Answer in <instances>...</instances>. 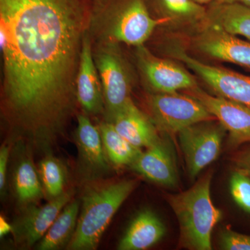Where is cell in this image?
<instances>
[{
    "instance_id": "cell-1",
    "label": "cell",
    "mask_w": 250,
    "mask_h": 250,
    "mask_svg": "<svg viewBox=\"0 0 250 250\" xmlns=\"http://www.w3.org/2000/svg\"><path fill=\"white\" fill-rule=\"evenodd\" d=\"M91 11V0H0L3 111L31 149L49 152L63 134Z\"/></svg>"
},
{
    "instance_id": "cell-2",
    "label": "cell",
    "mask_w": 250,
    "mask_h": 250,
    "mask_svg": "<svg viewBox=\"0 0 250 250\" xmlns=\"http://www.w3.org/2000/svg\"><path fill=\"white\" fill-rule=\"evenodd\" d=\"M213 172L208 171L188 190L166 196L179 225V248L212 249L211 235L222 218V212L210 197Z\"/></svg>"
},
{
    "instance_id": "cell-3",
    "label": "cell",
    "mask_w": 250,
    "mask_h": 250,
    "mask_svg": "<svg viewBox=\"0 0 250 250\" xmlns=\"http://www.w3.org/2000/svg\"><path fill=\"white\" fill-rule=\"evenodd\" d=\"M137 186V179L90 185L82 196L76 229L66 249H96L116 212Z\"/></svg>"
},
{
    "instance_id": "cell-4",
    "label": "cell",
    "mask_w": 250,
    "mask_h": 250,
    "mask_svg": "<svg viewBox=\"0 0 250 250\" xmlns=\"http://www.w3.org/2000/svg\"><path fill=\"white\" fill-rule=\"evenodd\" d=\"M147 106L156 129L167 136L178 134L192 125L215 120L200 101L188 94L156 93L149 97Z\"/></svg>"
},
{
    "instance_id": "cell-5",
    "label": "cell",
    "mask_w": 250,
    "mask_h": 250,
    "mask_svg": "<svg viewBox=\"0 0 250 250\" xmlns=\"http://www.w3.org/2000/svg\"><path fill=\"white\" fill-rule=\"evenodd\" d=\"M225 131L218 121H210L192 125L179 131V144L190 178H196L207 166L216 160Z\"/></svg>"
},
{
    "instance_id": "cell-6",
    "label": "cell",
    "mask_w": 250,
    "mask_h": 250,
    "mask_svg": "<svg viewBox=\"0 0 250 250\" xmlns=\"http://www.w3.org/2000/svg\"><path fill=\"white\" fill-rule=\"evenodd\" d=\"M170 53L196 74L218 96L250 107V76L205 63L181 48L171 49Z\"/></svg>"
},
{
    "instance_id": "cell-7",
    "label": "cell",
    "mask_w": 250,
    "mask_h": 250,
    "mask_svg": "<svg viewBox=\"0 0 250 250\" xmlns=\"http://www.w3.org/2000/svg\"><path fill=\"white\" fill-rule=\"evenodd\" d=\"M116 7L110 36L113 40L128 45L143 46L158 26L170 21L166 18H153L144 0H121Z\"/></svg>"
},
{
    "instance_id": "cell-8",
    "label": "cell",
    "mask_w": 250,
    "mask_h": 250,
    "mask_svg": "<svg viewBox=\"0 0 250 250\" xmlns=\"http://www.w3.org/2000/svg\"><path fill=\"white\" fill-rule=\"evenodd\" d=\"M188 94L200 101L229 136V144L238 147L250 143V107L220 96H213L197 86Z\"/></svg>"
},
{
    "instance_id": "cell-9",
    "label": "cell",
    "mask_w": 250,
    "mask_h": 250,
    "mask_svg": "<svg viewBox=\"0 0 250 250\" xmlns=\"http://www.w3.org/2000/svg\"><path fill=\"white\" fill-rule=\"evenodd\" d=\"M194 39L197 50L220 62L236 64L250 70V42L230 34L206 21Z\"/></svg>"
},
{
    "instance_id": "cell-10",
    "label": "cell",
    "mask_w": 250,
    "mask_h": 250,
    "mask_svg": "<svg viewBox=\"0 0 250 250\" xmlns=\"http://www.w3.org/2000/svg\"><path fill=\"white\" fill-rule=\"evenodd\" d=\"M95 62L103 87L106 121L109 122L131 100L129 72L123 59L114 52H100Z\"/></svg>"
},
{
    "instance_id": "cell-11",
    "label": "cell",
    "mask_w": 250,
    "mask_h": 250,
    "mask_svg": "<svg viewBox=\"0 0 250 250\" xmlns=\"http://www.w3.org/2000/svg\"><path fill=\"white\" fill-rule=\"evenodd\" d=\"M72 196V190H65L45 205H34L23 208L12 224V233L18 246L31 248L40 241Z\"/></svg>"
},
{
    "instance_id": "cell-12",
    "label": "cell",
    "mask_w": 250,
    "mask_h": 250,
    "mask_svg": "<svg viewBox=\"0 0 250 250\" xmlns=\"http://www.w3.org/2000/svg\"><path fill=\"white\" fill-rule=\"evenodd\" d=\"M140 69L148 84L157 93H174L198 86L195 77L177 62L161 59L151 54L146 47H138Z\"/></svg>"
},
{
    "instance_id": "cell-13",
    "label": "cell",
    "mask_w": 250,
    "mask_h": 250,
    "mask_svg": "<svg viewBox=\"0 0 250 250\" xmlns=\"http://www.w3.org/2000/svg\"><path fill=\"white\" fill-rule=\"evenodd\" d=\"M75 142L78 150L81 174L87 180H95L108 174L109 159L105 152L99 128L84 115L77 116Z\"/></svg>"
},
{
    "instance_id": "cell-14",
    "label": "cell",
    "mask_w": 250,
    "mask_h": 250,
    "mask_svg": "<svg viewBox=\"0 0 250 250\" xmlns=\"http://www.w3.org/2000/svg\"><path fill=\"white\" fill-rule=\"evenodd\" d=\"M133 170L154 183L168 188L178 185L175 154L168 139H160L143 151L129 166Z\"/></svg>"
},
{
    "instance_id": "cell-15",
    "label": "cell",
    "mask_w": 250,
    "mask_h": 250,
    "mask_svg": "<svg viewBox=\"0 0 250 250\" xmlns=\"http://www.w3.org/2000/svg\"><path fill=\"white\" fill-rule=\"evenodd\" d=\"M75 86L77 102L85 112L93 115L103 112L104 106L103 87L87 33L82 41Z\"/></svg>"
},
{
    "instance_id": "cell-16",
    "label": "cell",
    "mask_w": 250,
    "mask_h": 250,
    "mask_svg": "<svg viewBox=\"0 0 250 250\" xmlns=\"http://www.w3.org/2000/svg\"><path fill=\"white\" fill-rule=\"evenodd\" d=\"M18 145L17 159L15 162L12 174L13 191L20 206L25 208L37 205L45 196L40 174L36 170L30 151L27 145L22 142Z\"/></svg>"
},
{
    "instance_id": "cell-17",
    "label": "cell",
    "mask_w": 250,
    "mask_h": 250,
    "mask_svg": "<svg viewBox=\"0 0 250 250\" xmlns=\"http://www.w3.org/2000/svg\"><path fill=\"white\" fill-rule=\"evenodd\" d=\"M108 123H111L128 142L140 149L150 147L161 138L151 118L143 113L132 100Z\"/></svg>"
},
{
    "instance_id": "cell-18",
    "label": "cell",
    "mask_w": 250,
    "mask_h": 250,
    "mask_svg": "<svg viewBox=\"0 0 250 250\" xmlns=\"http://www.w3.org/2000/svg\"><path fill=\"white\" fill-rule=\"evenodd\" d=\"M165 225L151 210L144 209L133 219L118 246L120 250H143L161 241Z\"/></svg>"
},
{
    "instance_id": "cell-19",
    "label": "cell",
    "mask_w": 250,
    "mask_h": 250,
    "mask_svg": "<svg viewBox=\"0 0 250 250\" xmlns=\"http://www.w3.org/2000/svg\"><path fill=\"white\" fill-rule=\"evenodd\" d=\"M207 21L250 41V6L213 2L207 9Z\"/></svg>"
},
{
    "instance_id": "cell-20",
    "label": "cell",
    "mask_w": 250,
    "mask_h": 250,
    "mask_svg": "<svg viewBox=\"0 0 250 250\" xmlns=\"http://www.w3.org/2000/svg\"><path fill=\"white\" fill-rule=\"evenodd\" d=\"M81 203L71 200L61 211L43 238L39 242V250H58L67 248L71 241L80 215Z\"/></svg>"
},
{
    "instance_id": "cell-21",
    "label": "cell",
    "mask_w": 250,
    "mask_h": 250,
    "mask_svg": "<svg viewBox=\"0 0 250 250\" xmlns=\"http://www.w3.org/2000/svg\"><path fill=\"white\" fill-rule=\"evenodd\" d=\"M99 130L108 159L117 167L131 166L143 152L123 138L111 123H101Z\"/></svg>"
},
{
    "instance_id": "cell-22",
    "label": "cell",
    "mask_w": 250,
    "mask_h": 250,
    "mask_svg": "<svg viewBox=\"0 0 250 250\" xmlns=\"http://www.w3.org/2000/svg\"><path fill=\"white\" fill-rule=\"evenodd\" d=\"M39 174L45 195L51 200L62 195L67 182L66 169L57 158L47 154L39 163Z\"/></svg>"
},
{
    "instance_id": "cell-23",
    "label": "cell",
    "mask_w": 250,
    "mask_h": 250,
    "mask_svg": "<svg viewBox=\"0 0 250 250\" xmlns=\"http://www.w3.org/2000/svg\"><path fill=\"white\" fill-rule=\"evenodd\" d=\"M165 17L181 22H203L207 9L195 0H155Z\"/></svg>"
},
{
    "instance_id": "cell-24",
    "label": "cell",
    "mask_w": 250,
    "mask_h": 250,
    "mask_svg": "<svg viewBox=\"0 0 250 250\" xmlns=\"http://www.w3.org/2000/svg\"><path fill=\"white\" fill-rule=\"evenodd\" d=\"M230 192L242 209L250 214V177L237 170L230 179Z\"/></svg>"
},
{
    "instance_id": "cell-25",
    "label": "cell",
    "mask_w": 250,
    "mask_h": 250,
    "mask_svg": "<svg viewBox=\"0 0 250 250\" xmlns=\"http://www.w3.org/2000/svg\"><path fill=\"white\" fill-rule=\"evenodd\" d=\"M220 246L226 250H250V236L225 228L220 234Z\"/></svg>"
},
{
    "instance_id": "cell-26",
    "label": "cell",
    "mask_w": 250,
    "mask_h": 250,
    "mask_svg": "<svg viewBox=\"0 0 250 250\" xmlns=\"http://www.w3.org/2000/svg\"><path fill=\"white\" fill-rule=\"evenodd\" d=\"M11 146L9 142L4 143L0 148V192L4 195L6 188V173L11 154Z\"/></svg>"
},
{
    "instance_id": "cell-27",
    "label": "cell",
    "mask_w": 250,
    "mask_h": 250,
    "mask_svg": "<svg viewBox=\"0 0 250 250\" xmlns=\"http://www.w3.org/2000/svg\"><path fill=\"white\" fill-rule=\"evenodd\" d=\"M234 163L237 170L250 177V149L237 155L234 158Z\"/></svg>"
},
{
    "instance_id": "cell-28",
    "label": "cell",
    "mask_w": 250,
    "mask_h": 250,
    "mask_svg": "<svg viewBox=\"0 0 250 250\" xmlns=\"http://www.w3.org/2000/svg\"><path fill=\"white\" fill-rule=\"evenodd\" d=\"M12 225L8 223L6 219L1 215L0 216V236L3 237L7 235L10 232H12Z\"/></svg>"
},
{
    "instance_id": "cell-29",
    "label": "cell",
    "mask_w": 250,
    "mask_h": 250,
    "mask_svg": "<svg viewBox=\"0 0 250 250\" xmlns=\"http://www.w3.org/2000/svg\"><path fill=\"white\" fill-rule=\"evenodd\" d=\"M214 2L227 3V4H241L250 6V0H215Z\"/></svg>"
},
{
    "instance_id": "cell-30",
    "label": "cell",
    "mask_w": 250,
    "mask_h": 250,
    "mask_svg": "<svg viewBox=\"0 0 250 250\" xmlns=\"http://www.w3.org/2000/svg\"><path fill=\"white\" fill-rule=\"evenodd\" d=\"M197 3L202 5L210 4L214 2L215 0H195Z\"/></svg>"
}]
</instances>
